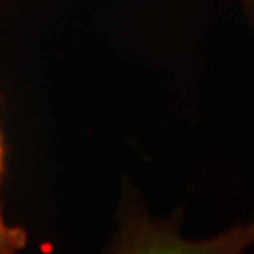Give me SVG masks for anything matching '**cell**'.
Returning <instances> with one entry per match:
<instances>
[{
    "label": "cell",
    "mask_w": 254,
    "mask_h": 254,
    "mask_svg": "<svg viewBox=\"0 0 254 254\" xmlns=\"http://www.w3.org/2000/svg\"><path fill=\"white\" fill-rule=\"evenodd\" d=\"M27 246V233L22 228L10 226L0 210V254H13Z\"/></svg>",
    "instance_id": "obj_1"
},
{
    "label": "cell",
    "mask_w": 254,
    "mask_h": 254,
    "mask_svg": "<svg viewBox=\"0 0 254 254\" xmlns=\"http://www.w3.org/2000/svg\"><path fill=\"white\" fill-rule=\"evenodd\" d=\"M243 12L246 13L248 20L251 22V25H254V0H240Z\"/></svg>",
    "instance_id": "obj_2"
},
{
    "label": "cell",
    "mask_w": 254,
    "mask_h": 254,
    "mask_svg": "<svg viewBox=\"0 0 254 254\" xmlns=\"http://www.w3.org/2000/svg\"><path fill=\"white\" fill-rule=\"evenodd\" d=\"M3 170V145H2V137H0V175Z\"/></svg>",
    "instance_id": "obj_3"
}]
</instances>
